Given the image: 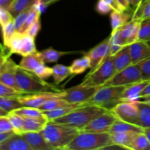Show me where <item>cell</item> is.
<instances>
[{"label":"cell","mask_w":150,"mask_h":150,"mask_svg":"<svg viewBox=\"0 0 150 150\" xmlns=\"http://www.w3.org/2000/svg\"><path fill=\"white\" fill-rule=\"evenodd\" d=\"M31 7L26 9L25 10L22 11L19 14H18L16 17L14 18V24L15 27L17 32H21L22 27H23V24H24L26 19L27 18L28 14H29V11H30Z\"/></svg>","instance_id":"obj_42"},{"label":"cell","mask_w":150,"mask_h":150,"mask_svg":"<svg viewBox=\"0 0 150 150\" xmlns=\"http://www.w3.org/2000/svg\"><path fill=\"white\" fill-rule=\"evenodd\" d=\"M53 68V79L56 85L59 84L64 81L70 75L72 74L70 67L63 65V64H56Z\"/></svg>","instance_id":"obj_27"},{"label":"cell","mask_w":150,"mask_h":150,"mask_svg":"<svg viewBox=\"0 0 150 150\" xmlns=\"http://www.w3.org/2000/svg\"><path fill=\"white\" fill-rule=\"evenodd\" d=\"M12 54H13L8 47L5 46L4 45H1L0 43V70L4 62L7 61V59L10 58Z\"/></svg>","instance_id":"obj_50"},{"label":"cell","mask_w":150,"mask_h":150,"mask_svg":"<svg viewBox=\"0 0 150 150\" xmlns=\"http://www.w3.org/2000/svg\"><path fill=\"white\" fill-rule=\"evenodd\" d=\"M21 135L33 150H55L41 132H26Z\"/></svg>","instance_id":"obj_16"},{"label":"cell","mask_w":150,"mask_h":150,"mask_svg":"<svg viewBox=\"0 0 150 150\" xmlns=\"http://www.w3.org/2000/svg\"><path fill=\"white\" fill-rule=\"evenodd\" d=\"M144 133H145V134L146 135L148 139H149V142H150V127H148V128H144Z\"/></svg>","instance_id":"obj_63"},{"label":"cell","mask_w":150,"mask_h":150,"mask_svg":"<svg viewBox=\"0 0 150 150\" xmlns=\"http://www.w3.org/2000/svg\"><path fill=\"white\" fill-rule=\"evenodd\" d=\"M117 1H118V2L120 3L122 6L123 8L125 10V11H127L129 9H130V4H129V2L127 0H117Z\"/></svg>","instance_id":"obj_57"},{"label":"cell","mask_w":150,"mask_h":150,"mask_svg":"<svg viewBox=\"0 0 150 150\" xmlns=\"http://www.w3.org/2000/svg\"><path fill=\"white\" fill-rule=\"evenodd\" d=\"M81 105H73V106L63 107V108H57V109L43 111V114L48 120H55V119L64 117V116L70 114V112L74 111V110L76 109V108H77L78 107H80L81 106Z\"/></svg>","instance_id":"obj_31"},{"label":"cell","mask_w":150,"mask_h":150,"mask_svg":"<svg viewBox=\"0 0 150 150\" xmlns=\"http://www.w3.org/2000/svg\"><path fill=\"white\" fill-rule=\"evenodd\" d=\"M150 18V0H141L134 10L132 20L142 21Z\"/></svg>","instance_id":"obj_26"},{"label":"cell","mask_w":150,"mask_h":150,"mask_svg":"<svg viewBox=\"0 0 150 150\" xmlns=\"http://www.w3.org/2000/svg\"><path fill=\"white\" fill-rule=\"evenodd\" d=\"M114 145L108 132L80 131L64 150H97L106 149Z\"/></svg>","instance_id":"obj_2"},{"label":"cell","mask_w":150,"mask_h":150,"mask_svg":"<svg viewBox=\"0 0 150 150\" xmlns=\"http://www.w3.org/2000/svg\"><path fill=\"white\" fill-rule=\"evenodd\" d=\"M95 10L99 14L105 15L112 11L113 9L108 3L104 1L103 0H98L95 7Z\"/></svg>","instance_id":"obj_48"},{"label":"cell","mask_w":150,"mask_h":150,"mask_svg":"<svg viewBox=\"0 0 150 150\" xmlns=\"http://www.w3.org/2000/svg\"><path fill=\"white\" fill-rule=\"evenodd\" d=\"M10 112L5 111V110L2 109V108H0V117H2V116H7Z\"/></svg>","instance_id":"obj_61"},{"label":"cell","mask_w":150,"mask_h":150,"mask_svg":"<svg viewBox=\"0 0 150 150\" xmlns=\"http://www.w3.org/2000/svg\"><path fill=\"white\" fill-rule=\"evenodd\" d=\"M72 74H81L88 68H90V59L88 56H83L81 58L74 60L70 66Z\"/></svg>","instance_id":"obj_30"},{"label":"cell","mask_w":150,"mask_h":150,"mask_svg":"<svg viewBox=\"0 0 150 150\" xmlns=\"http://www.w3.org/2000/svg\"><path fill=\"white\" fill-rule=\"evenodd\" d=\"M108 110L96 105H85L78 107L70 114L51 121L68 125L81 130L92 120Z\"/></svg>","instance_id":"obj_4"},{"label":"cell","mask_w":150,"mask_h":150,"mask_svg":"<svg viewBox=\"0 0 150 150\" xmlns=\"http://www.w3.org/2000/svg\"><path fill=\"white\" fill-rule=\"evenodd\" d=\"M114 64L116 73L121 71L132 64L129 45L123 47L115 56H114Z\"/></svg>","instance_id":"obj_20"},{"label":"cell","mask_w":150,"mask_h":150,"mask_svg":"<svg viewBox=\"0 0 150 150\" xmlns=\"http://www.w3.org/2000/svg\"><path fill=\"white\" fill-rule=\"evenodd\" d=\"M111 111L118 120L125 122L136 125L139 119V107L135 101L122 100Z\"/></svg>","instance_id":"obj_10"},{"label":"cell","mask_w":150,"mask_h":150,"mask_svg":"<svg viewBox=\"0 0 150 150\" xmlns=\"http://www.w3.org/2000/svg\"><path fill=\"white\" fill-rule=\"evenodd\" d=\"M127 86H102L97 90L95 95L84 104L100 106L103 103L114 100L120 99Z\"/></svg>","instance_id":"obj_7"},{"label":"cell","mask_w":150,"mask_h":150,"mask_svg":"<svg viewBox=\"0 0 150 150\" xmlns=\"http://www.w3.org/2000/svg\"><path fill=\"white\" fill-rule=\"evenodd\" d=\"M138 41L150 42V18L141 21Z\"/></svg>","instance_id":"obj_38"},{"label":"cell","mask_w":150,"mask_h":150,"mask_svg":"<svg viewBox=\"0 0 150 150\" xmlns=\"http://www.w3.org/2000/svg\"><path fill=\"white\" fill-rule=\"evenodd\" d=\"M35 1V0H14L8 10L15 18L22 11L32 7Z\"/></svg>","instance_id":"obj_34"},{"label":"cell","mask_w":150,"mask_h":150,"mask_svg":"<svg viewBox=\"0 0 150 150\" xmlns=\"http://www.w3.org/2000/svg\"><path fill=\"white\" fill-rule=\"evenodd\" d=\"M149 95H150V81H149V83L146 85V87L143 89V91L141 92L140 98H143V97L149 96Z\"/></svg>","instance_id":"obj_56"},{"label":"cell","mask_w":150,"mask_h":150,"mask_svg":"<svg viewBox=\"0 0 150 150\" xmlns=\"http://www.w3.org/2000/svg\"><path fill=\"white\" fill-rule=\"evenodd\" d=\"M14 132L13 125L7 116L0 117V133Z\"/></svg>","instance_id":"obj_46"},{"label":"cell","mask_w":150,"mask_h":150,"mask_svg":"<svg viewBox=\"0 0 150 150\" xmlns=\"http://www.w3.org/2000/svg\"><path fill=\"white\" fill-rule=\"evenodd\" d=\"M23 117L24 119V123L22 133L26 132H40L48 121L46 117Z\"/></svg>","instance_id":"obj_22"},{"label":"cell","mask_w":150,"mask_h":150,"mask_svg":"<svg viewBox=\"0 0 150 150\" xmlns=\"http://www.w3.org/2000/svg\"><path fill=\"white\" fill-rule=\"evenodd\" d=\"M22 106L23 105L18 100L17 97L0 96V108L8 112H11Z\"/></svg>","instance_id":"obj_36"},{"label":"cell","mask_w":150,"mask_h":150,"mask_svg":"<svg viewBox=\"0 0 150 150\" xmlns=\"http://www.w3.org/2000/svg\"><path fill=\"white\" fill-rule=\"evenodd\" d=\"M40 29H41V23H40V20H38L35 23H34L33 24H32V26L27 29V31H26L25 34L30 35V36L32 37V38H35L37 35H38V32H39L40 30Z\"/></svg>","instance_id":"obj_51"},{"label":"cell","mask_w":150,"mask_h":150,"mask_svg":"<svg viewBox=\"0 0 150 150\" xmlns=\"http://www.w3.org/2000/svg\"><path fill=\"white\" fill-rule=\"evenodd\" d=\"M47 7H48V5L45 4L42 0H35V2L32 6V8L36 10L40 14H42V13H44L46 10Z\"/></svg>","instance_id":"obj_52"},{"label":"cell","mask_w":150,"mask_h":150,"mask_svg":"<svg viewBox=\"0 0 150 150\" xmlns=\"http://www.w3.org/2000/svg\"><path fill=\"white\" fill-rule=\"evenodd\" d=\"M100 86H91L85 85H78L69 89H64L66 95L64 99L73 104L83 105L95 95Z\"/></svg>","instance_id":"obj_9"},{"label":"cell","mask_w":150,"mask_h":150,"mask_svg":"<svg viewBox=\"0 0 150 150\" xmlns=\"http://www.w3.org/2000/svg\"><path fill=\"white\" fill-rule=\"evenodd\" d=\"M141 81L143 80L139 64H130L116 73L103 86H128Z\"/></svg>","instance_id":"obj_6"},{"label":"cell","mask_w":150,"mask_h":150,"mask_svg":"<svg viewBox=\"0 0 150 150\" xmlns=\"http://www.w3.org/2000/svg\"><path fill=\"white\" fill-rule=\"evenodd\" d=\"M15 132H8V133H0V144L2 142H4L5 139H7L9 136H11L13 133H14Z\"/></svg>","instance_id":"obj_58"},{"label":"cell","mask_w":150,"mask_h":150,"mask_svg":"<svg viewBox=\"0 0 150 150\" xmlns=\"http://www.w3.org/2000/svg\"><path fill=\"white\" fill-rule=\"evenodd\" d=\"M139 133L135 132H118L111 134V140L114 144L119 147L125 149H131L132 144L136 137V134Z\"/></svg>","instance_id":"obj_19"},{"label":"cell","mask_w":150,"mask_h":150,"mask_svg":"<svg viewBox=\"0 0 150 150\" xmlns=\"http://www.w3.org/2000/svg\"><path fill=\"white\" fill-rule=\"evenodd\" d=\"M110 52V37L105 38L98 45L94 47L86 54L90 59V71H94L99 67L102 62L109 55Z\"/></svg>","instance_id":"obj_12"},{"label":"cell","mask_w":150,"mask_h":150,"mask_svg":"<svg viewBox=\"0 0 150 150\" xmlns=\"http://www.w3.org/2000/svg\"><path fill=\"white\" fill-rule=\"evenodd\" d=\"M139 64L142 71V80L150 81V58L144 60Z\"/></svg>","instance_id":"obj_45"},{"label":"cell","mask_w":150,"mask_h":150,"mask_svg":"<svg viewBox=\"0 0 150 150\" xmlns=\"http://www.w3.org/2000/svg\"><path fill=\"white\" fill-rule=\"evenodd\" d=\"M11 112L15 113V114L21 116V117H38V118L46 117L40 108H33V107L22 106L21 108L13 110Z\"/></svg>","instance_id":"obj_32"},{"label":"cell","mask_w":150,"mask_h":150,"mask_svg":"<svg viewBox=\"0 0 150 150\" xmlns=\"http://www.w3.org/2000/svg\"><path fill=\"white\" fill-rule=\"evenodd\" d=\"M132 150H150V142L144 132L136 134L131 146Z\"/></svg>","instance_id":"obj_35"},{"label":"cell","mask_w":150,"mask_h":150,"mask_svg":"<svg viewBox=\"0 0 150 150\" xmlns=\"http://www.w3.org/2000/svg\"><path fill=\"white\" fill-rule=\"evenodd\" d=\"M37 51H37L36 46H35V38L31 37L30 35L24 34L23 39V45H22V49L20 55L22 57H26V56L33 54Z\"/></svg>","instance_id":"obj_37"},{"label":"cell","mask_w":150,"mask_h":150,"mask_svg":"<svg viewBox=\"0 0 150 150\" xmlns=\"http://www.w3.org/2000/svg\"><path fill=\"white\" fill-rule=\"evenodd\" d=\"M22 95H23L22 92L0 82V96L18 97Z\"/></svg>","instance_id":"obj_43"},{"label":"cell","mask_w":150,"mask_h":150,"mask_svg":"<svg viewBox=\"0 0 150 150\" xmlns=\"http://www.w3.org/2000/svg\"><path fill=\"white\" fill-rule=\"evenodd\" d=\"M116 73L114 56L108 55L99 67L89 73L81 84L91 86H102Z\"/></svg>","instance_id":"obj_5"},{"label":"cell","mask_w":150,"mask_h":150,"mask_svg":"<svg viewBox=\"0 0 150 150\" xmlns=\"http://www.w3.org/2000/svg\"><path fill=\"white\" fill-rule=\"evenodd\" d=\"M18 66L10 57L7 59L0 70V82L21 92L16 83V72Z\"/></svg>","instance_id":"obj_13"},{"label":"cell","mask_w":150,"mask_h":150,"mask_svg":"<svg viewBox=\"0 0 150 150\" xmlns=\"http://www.w3.org/2000/svg\"><path fill=\"white\" fill-rule=\"evenodd\" d=\"M42 1H44V3H45V4H47V5H50V4H53V3L56 2V1H57L58 0H42Z\"/></svg>","instance_id":"obj_62"},{"label":"cell","mask_w":150,"mask_h":150,"mask_svg":"<svg viewBox=\"0 0 150 150\" xmlns=\"http://www.w3.org/2000/svg\"><path fill=\"white\" fill-rule=\"evenodd\" d=\"M23 35L24 34L16 31L14 35L10 38L7 47L10 48L12 54H17L20 55L22 49V45H23Z\"/></svg>","instance_id":"obj_33"},{"label":"cell","mask_w":150,"mask_h":150,"mask_svg":"<svg viewBox=\"0 0 150 150\" xmlns=\"http://www.w3.org/2000/svg\"><path fill=\"white\" fill-rule=\"evenodd\" d=\"M118 132H135V133H143L144 132V128L140 127L135 124L125 122L117 120L113 124L111 127L110 128L108 133L110 134L114 133H118Z\"/></svg>","instance_id":"obj_23"},{"label":"cell","mask_w":150,"mask_h":150,"mask_svg":"<svg viewBox=\"0 0 150 150\" xmlns=\"http://www.w3.org/2000/svg\"><path fill=\"white\" fill-rule=\"evenodd\" d=\"M12 125H13L14 132L18 134H22V130H23V123H24V119L23 117L15 113L10 112L7 115Z\"/></svg>","instance_id":"obj_39"},{"label":"cell","mask_w":150,"mask_h":150,"mask_svg":"<svg viewBox=\"0 0 150 150\" xmlns=\"http://www.w3.org/2000/svg\"><path fill=\"white\" fill-rule=\"evenodd\" d=\"M16 32V27H15L14 24V19L13 21H10L7 24L4 25V26H1V32H2V39L4 45L7 46L8 44L9 41H10V38H12L15 32Z\"/></svg>","instance_id":"obj_41"},{"label":"cell","mask_w":150,"mask_h":150,"mask_svg":"<svg viewBox=\"0 0 150 150\" xmlns=\"http://www.w3.org/2000/svg\"><path fill=\"white\" fill-rule=\"evenodd\" d=\"M43 64H45V62L42 60L40 52L37 51L33 54L23 57V59L21 60L18 66L27 71L34 72L35 69Z\"/></svg>","instance_id":"obj_21"},{"label":"cell","mask_w":150,"mask_h":150,"mask_svg":"<svg viewBox=\"0 0 150 150\" xmlns=\"http://www.w3.org/2000/svg\"><path fill=\"white\" fill-rule=\"evenodd\" d=\"M139 107V119L136 125L143 127H150V105L144 103L140 100L135 101Z\"/></svg>","instance_id":"obj_24"},{"label":"cell","mask_w":150,"mask_h":150,"mask_svg":"<svg viewBox=\"0 0 150 150\" xmlns=\"http://www.w3.org/2000/svg\"><path fill=\"white\" fill-rule=\"evenodd\" d=\"M0 150H33L21 134L13 133L0 144Z\"/></svg>","instance_id":"obj_17"},{"label":"cell","mask_w":150,"mask_h":150,"mask_svg":"<svg viewBox=\"0 0 150 150\" xmlns=\"http://www.w3.org/2000/svg\"><path fill=\"white\" fill-rule=\"evenodd\" d=\"M139 100L142 101V102L144 103L149 104L150 105V95L149 96H146V97H143V98H141Z\"/></svg>","instance_id":"obj_60"},{"label":"cell","mask_w":150,"mask_h":150,"mask_svg":"<svg viewBox=\"0 0 150 150\" xmlns=\"http://www.w3.org/2000/svg\"><path fill=\"white\" fill-rule=\"evenodd\" d=\"M81 104H73L70 103V102L65 100L64 98H57V99H53L51 100H48L45 102L43 105L40 106L39 108L41 111H50V110L57 109V108H63V107H69L73 106V105H78Z\"/></svg>","instance_id":"obj_28"},{"label":"cell","mask_w":150,"mask_h":150,"mask_svg":"<svg viewBox=\"0 0 150 150\" xmlns=\"http://www.w3.org/2000/svg\"><path fill=\"white\" fill-rule=\"evenodd\" d=\"M33 73L36 76H38V77L40 78V79H46L52 76L53 68L52 67H48V66L45 65V64H43L39 66L37 69H35Z\"/></svg>","instance_id":"obj_44"},{"label":"cell","mask_w":150,"mask_h":150,"mask_svg":"<svg viewBox=\"0 0 150 150\" xmlns=\"http://www.w3.org/2000/svg\"><path fill=\"white\" fill-rule=\"evenodd\" d=\"M104 1H105L106 3H108L111 7H112L113 10H115L117 12H124L125 11L124 8L122 7V6L118 2L117 0H103Z\"/></svg>","instance_id":"obj_53"},{"label":"cell","mask_w":150,"mask_h":150,"mask_svg":"<svg viewBox=\"0 0 150 150\" xmlns=\"http://www.w3.org/2000/svg\"><path fill=\"white\" fill-rule=\"evenodd\" d=\"M14 17L7 9L0 7V26H3L13 21Z\"/></svg>","instance_id":"obj_47"},{"label":"cell","mask_w":150,"mask_h":150,"mask_svg":"<svg viewBox=\"0 0 150 150\" xmlns=\"http://www.w3.org/2000/svg\"><path fill=\"white\" fill-rule=\"evenodd\" d=\"M127 1H128L130 7H133V8L135 10V9L137 7V6L139 5L141 0H127Z\"/></svg>","instance_id":"obj_59"},{"label":"cell","mask_w":150,"mask_h":150,"mask_svg":"<svg viewBox=\"0 0 150 150\" xmlns=\"http://www.w3.org/2000/svg\"><path fill=\"white\" fill-rule=\"evenodd\" d=\"M140 24L141 21L131 19L130 21L120 28V35L126 45H130V44L138 41Z\"/></svg>","instance_id":"obj_15"},{"label":"cell","mask_w":150,"mask_h":150,"mask_svg":"<svg viewBox=\"0 0 150 150\" xmlns=\"http://www.w3.org/2000/svg\"><path fill=\"white\" fill-rule=\"evenodd\" d=\"M122 48L123 46H121V45L110 43L109 56H115Z\"/></svg>","instance_id":"obj_54"},{"label":"cell","mask_w":150,"mask_h":150,"mask_svg":"<svg viewBox=\"0 0 150 150\" xmlns=\"http://www.w3.org/2000/svg\"><path fill=\"white\" fill-rule=\"evenodd\" d=\"M14 0H0V7H4L8 10Z\"/></svg>","instance_id":"obj_55"},{"label":"cell","mask_w":150,"mask_h":150,"mask_svg":"<svg viewBox=\"0 0 150 150\" xmlns=\"http://www.w3.org/2000/svg\"><path fill=\"white\" fill-rule=\"evenodd\" d=\"M66 92L64 89L58 92H46L35 94H27L26 95H22L17 97V99L23 106L39 108L47 101L57 98H64Z\"/></svg>","instance_id":"obj_8"},{"label":"cell","mask_w":150,"mask_h":150,"mask_svg":"<svg viewBox=\"0 0 150 150\" xmlns=\"http://www.w3.org/2000/svg\"><path fill=\"white\" fill-rule=\"evenodd\" d=\"M41 133L55 149H64L75 139L80 130L73 126L48 120Z\"/></svg>","instance_id":"obj_1"},{"label":"cell","mask_w":150,"mask_h":150,"mask_svg":"<svg viewBox=\"0 0 150 150\" xmlns=\"http://www.w3.org/2000/svg\"><path fill=\"white\" fill-rule=\"evenodd\" d=\"M110 43L121 45L123 47L126 45L125 43V41L123 40L121 35H120V29L112 31L111 35H110Z\"/></svg>","instance_id":"obj_49"},{"label":"cell","mask_w":150,"mask_h":150,"mask_svg":"<svg viewBox=\"0 0 150 150\" xmlns=\"http://www.w3.org/2000/svg\"><path fill=\"white\" fill-rule=\"evenodd\" d=\"M132 64H139L150 58V45L149 42L136 41L129 45Z\"/></svg>","instance_id":"obj_14"},{"label":"cell","mask_w":150,"mask_h":150,"mask_svg":"<svg viewBox=\"0 0 150 150\" xmlns=\"http://www.w3.org/2000/svg\"><path fill=\"white\" fill-rule=\"evenodd\" d=\"M40 13H38L36 10H35L34 8H32L31 7L30 11H29V14H28L27 18L26 19V21H25L24 24H23V27H22L21 30V33L25 34L26 32L27 31V29L33 24L34 23L37 21L40 20Z\"/></svg>","instance_id":"obj_40"},{"label":"cell","mask_w":150,"mask_h":150,"mask_svg":"<svg viewBox=\"0 0 150 150\" xmlns=\"http://www.w3.org/2000/svg\"><path fill=\"white\" fill-rule=\"evenodd\" d=\"M16 83L18 89L23 95L40 93V92H61L56 85L40 79L33 72H29L18 66L16 72Z\"/></svg>","instance_id":"obj_3"},{"label":"cell","mask_w":150,"mask_h":150,"mask_svg":"<svg viewBox=\"0 0 150 150\" xmlns=\"http://www.w3.org/2000/svg\"><path fill=\"white\" fill-rule=\"evenodd\" d=\"M110 19H111L112 31H114L120 29L125 23L130 21L132 19V16H130V14L129 13H126V11L120 13V12L112 10L110 14Z\"/></svg>","instance_id":"obj_25"},{"label":"cell","mask_w":150,"mask_h":150,"mask_svg":"<svg viewBox=\"0 0 150 150\" xmlns=\"http://www.w3.org/2000/svg\"><path fill=\"white\" fill-rule=\"evenodd\" d=\"M118 119L111 111L108 110L106 112L100 114L94 119L89 124L83 127L80 131L95 132V133H104L108 132L111 126Z\"/></svg>","instance_id":"obj_11"},{"label":"cell","mask_w":150,"mask_h":150,"mask_svg":"<svg viewBox=\"0 0 150 150\" xmlns=\"http://www.w3.org/2000/svg\"><path fill=\"white\" fill-rule=\"evenodd\" d=\"M150 81H141L126 86L121 99L124 101H136L140 99V94Z\"/></svg>","instance_id":"obj_18"},{"label":"cell","mask_w":150,"mask_h":150,"mask_svg":"<svg viewBox=\"0 0 150 150\" xmlns=\"http://www.w3.org/2000/svg\"><path fill=\"white\" fill-rule=\"evenodd\" d=\"M73 53L74 52H64V51H57V50L53 48L52 47H50V48L41 51L40 54L44 62L52 63L58 61L62 56L73 54Z\"/></svg>","instance_id":"obj_29"}]
</instances>
